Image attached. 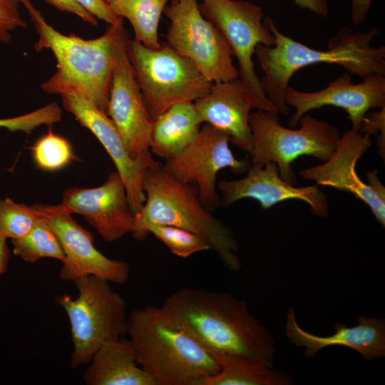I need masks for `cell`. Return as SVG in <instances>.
Returning <instances> with one entry per match:
<instances>
[{
    "label": "cell",
    "instance_id": "obj_1",
    "mask_svg": "<svg viewBox=\"0 0 385 385\" xmlns=\"http://www.w3.org/2000/svg\"><path fill=\"white\" fill-rule=\"evenodd\" d=\"M160 309L213 357L231 355L273 367L275 341L245 302L226 292L185 287L168 296Z\"/></svg>",
    "mask_w": 385,
    "mask_h": 385
},
{
    "label": "cell",
    "instance_id": "obj_2",
    "mask_svg": "<svg viewBox=\"0 0 385 385\" xmlns=\"http://www.w3.org/2000/svg\"><path fill=\"white\" fill-rule=\"evenodd\" d=\"M19 1L26 9L38 36L35 51L50 50L56 60V71L41 85L42 91L61 95L75 90L106 113L113 71L127 53L130 39L123 19L118 17L103 35L86 40L61 34L31 0Z\"/></svg>",
    "mask_w": 385,
    "mask_h": 385
},
{
    "label": "cell",
    "instance_id": "obj_3",
    "mask_svg": "<svg viewBox=\"0 0 385 385\" xmlns=\"http://www.w3.org/2000/svg\"><path fill=\"white\" fill-rule=\"evenodd\" d=\"M264 22L274 42L272 46L258 45L255 54L264 72L261 80L263 90L278 113L288 114L289 107L284 100L286 90L294 73L304 67L329 63L340 66L361 78L374 73L385 75V47L371 45L379 34L375 28L354 31L342 27L329 40L327 48L322 50L284 35L270 16H266Z\"/></svg>",
    "mask_w": 385,
    "mask_h": 385
},
{
    "label": "cell",
    "instance_id": "obj_4",
    "mask_svg": "<svg viewBox=\"0 0 385 385\" xmlns=\"http://www.w3.org/2000/svg\"><path fill=\"white\" fill-rule=\"evenodd\" d=\"M143 189L145 201L135 215L133 237L143 240L150 225H172L203 240L230 271L241 268L238 242L232 231L200 202L194 185L173 177L160 163L145 171Z\"/></svg>",
    "mask_w": 385,
    "mask_h": 385
},
{
    "label": "cell",
    "instance_id": "obj_5",
    "mask_svg": "<svg viewBox=\"0 0 385 385\" xmlns=\"http://www.w3.org/2000/svg\"><path fill=\"white\" fill-rule=\"evenodd\" d=\"M135 360L157 385H204L216 374V359L188 334L175 327L160 307L133 309L127 333Z\"/></svg>",
    "mask_w": 385,
    "mask_h": 385
},
{
    "label": "cell",
    "instance_id": "obj_6",
    "mask_svg": "<svg viewBox=\"0 0 385 385\" xmlns=\"http://www.w3.org/2000/svg\"><path fill=\"white\" fill-rule=\"evenodd\" d=\"M74 283L76 299L63 294L56 301L68 318L73 344L71 366L77 368L88 364L103 344L127 333L128 315L125 300L108 281L90 275Z\"/></svg>",
    "mask_w": 385,
    "mask_h": 385
},
{
    "label": "cell",
    "instance_id": "obj_7",
    "mask_svg": "<svg viewBox=\"0 0 385 385\" xmlns=\"http://www.w3.org/2000/svg\"><path fill=\"white\" fill-rule=\"evenodd\" d=\"M277 114L262 110L251 112L252 145L248 153L250 161L260 165L276 163L281 178L295 185L297 179L293 162L302 155L326 161L334 150L340 133L337 127L308 113L300 118L299 128H288L281 124Z\"/></svg>",
    "mask_w": 385,
    "mask_h": 385
},
{
    "label": "cell",
    "instance_id": "obj_8",
    "mask_svg": "<svg viewBox=\"0 0 385 385\" xmlns=\"http://www.w3.org/2000/svg\"><path fill=\"white\" fill-rule=\"evenodd\" d=\"M127 56L153 120L176 103L195 102L213 84L192 61L167 43L150 48L129 39Z\"/></svg>",
    "mask_w": 385,
    "mask_h": 385
},
{
    "label": "cell",
    "instance_id": "obj_9",
    "mask_svg": "<svg viewBox=\"0 0 385 385\" xmlns=\"http://www.w3.org/2000/svg\"><path fill=\"white\" fill-rule=\"evenodd\" d=\"M202 14L223 34L238 63V75L255 108L277 113L267 97L255 69L258 45L272 46L274 38L264 22L262 9L247 0H201Z\"/></svg>",
    "mask_w": 385,
    "mask_h": 385
},
{
    "label": "cell",
    "instance_id": "obj_10",
    "mask_svg": "<svg viewBox=\"0 0 385 385\" xmlns=\"http://www.w3.org/2000/svg\"><path fill=\"white\" fill-rule=\"evenodd\" d=\"M163 13L170 21L166 35L170 47L192 61L212 83L239 77L228 43L202 14L197 0H173Z\"/></svg>",
    "mask_w": 385,
    "mask_h": 385
},
{
    "label": "cell",
    "instance_id": "obj_11",
    "mask_svg": "<svg viewBox=\"0 0 385 385\" xmlns=\"http://www.w3.org/2000/svg\"><path fill=\"white\" fill-rule=\"evenodd\" d=\"M229 143L227 133L204 123L196 138L163 165L177 180L194 185L200 202L210 211L220 205L216 186L218 172L229 168L242 174L250 167V160H237L234 156Z\"/></svg>",
    "mask_w": 385,
    "mask_h": 385
},
{
    "label": "cell",
    "instance_id": "obj_12",
    "mask_svg": "<svg viewBox=\"0 0 385 385\" xmlns=\"http://www.w3.org/2000/svg\"><path fill=\"white\" fill-rule=\"evenodd\" d=\"M57 236L65 255L60 270L62 280L75 282L90 275L118 284H124L130 275L129 265L102 254L93 244L91 233L73 218L61 205H32Z\"/></svg>",
    "mask_w": 385,
    "mask_h": 385
},
{
    "label": "cell",
    "instance_id": "obj_13",
    "mask_svg": "<svg viewBox=\"0 0 385 385\" xmlns=\"http://www.w3.org/2000/svg\"><path fill=\"white\" fill-rule=\"evenodd\" d=\"M60 96L63 108L97 138L111 158L125 185L130 210L138 214L145 201L143 189L145 171L160 163L150 151L132 158L108 115L80 93L71 89Z\"/></svg>",
    "mask_w": 385,
    "mask_h": 385
},
{
    "label": "cell",
    "instance_id": "obj_14",
    "mask_svg": "<svg viewBox=\"0 0 385 385\" xmlns=\"http://www.w3.org/2000/svg\"><path fill=\"white\" fill-rule=\"evenodd\" d=\"M284 100L288 107L295 109L289 119L291 128L309 111L331 106L343 108L351 123V129L359 131L369 110L385 108V75H368L354 83L349 73L345 72L326 88L313 92L298 91L289 86Z\"/></svg>",
    "mask_w": 385,
    "mask_h": 385
},
{
    "label": "cell",
    "instance_id": "obj_15",
    "mask_svg": "<svg viewBox=\"0 0 385 385\" xmlns=\"http://www.w3.org/2000/svg\"><path fill=\"white\" fill-rule=\"evenodd\" d=\"M371 145L370 135L351 129L340 135L329 159L322 164L302 170L299 174L319 186L351 193L369 206L376 220L384 228L385 195L362 180L356 170L358 160Z\"/></svg>",
    "mask_w": 385,
    "mask_h": 385
},
{
    "label": "cell",
    "instance_id": "obj_16",
    "mask_svg": "<svg viewBox=\"0 0 385 385\" xmlns=\"http://www.w3.org/2000/svg\"><path fill=\"white\" fill-rule=\"evenodd\" d=\"M72 213L83 215L106 242L121 238L133 229L135 214L129 206L125 185L116 172L96 188L66 190L60 204Z\"/></svg>",
    "mask_w": 385,
    "mask_h": 385
},
{
    "label": "cell",
    "instance_id": "obj_17",
    "mask_svg": "<svg viewBox=\"0 0 385 385\" xmlns=\"http://www.w3.org/2000/svg\"><path fill=\"white\" fill-rule=\"evenodd\" d=\"M247 172V175L239 180L218 181L222 207L250 198L258 201L261 207L267 210L284 200H299L310 206L314 215H328V199L318 185L298 188L286 182L273 162L264 165L252 164Z\"/></svg>",
    "mask_w": 385,
    "mask_h": 385
},
{
    "label": "cell",
    "instance_id": "obj_18",
    "mask_svg": "<svg viewBox=\"0 0 385 385\" xmlns=\"http://www.w3.org/2000/svg\"><path fill=\"white\" fill-rule=\"evenodd\" d=\"M106 114L132 158L150 151L153 120L146 107L127 53L117 63Z\"/></svg>",
    "mask_w": 385,
    "mask_h": 385
},
{
    "label": "cell",
    "instance_id": "obj_19",
    "mask_svg": "<svg viewBox=\"0 0 385 385\" xmlns=\"http://www.w3.org/2000/svg\"><path fill=\"white\" fill-rule=\"evenodd\" d=\"M194 103L202 123L227 133L230 143L249 153L252 145L250 115L255 107L250 92L239 77L213 83L210 91Z\"/></svg>",
    "mask_w": 385,
    "mask_h": 385
},
{
    "label": "cell",
    "instance_id": "obj_20",
    "mask_svg": "<svg viewBox=\"0 0 385 385\" xmlns=\"http://www.w3.org/2000/svg\"><path fill=\"white\" fill-rule=\"evenodd\" d=\"M358 324L346 327L334 324L335 332L329 336H317L303 329L298 324L294 309L286 316L285 335L296 346L304 347V354L314 357L322 349L334 345L345 346L359 353L365 359L385 356V319L361 315Z\"/></svg>",
    "mask_w": 385,
    "mask_h": 385
},
{
    "label": "cell",
    "instance_id": "obj_21",
    "mask_svg": "<svg viewBox=\"0 0 385 385\" xmlns=\"http://www.w3.org/2000/svg\"><path fill=\"white\" fill-rule=\"evenodd\" d=\"M83 374L88 385H157L135 360L129 339L106 342L93 354Z\"/></svg>",
    "mask_w": 385,
    "mask_h": 385
},
{
    "label": "cell",
    "instance_id": "obj_22",
    "mask_svg": "<svg viewBox=\"0 0 385 385\" xmlns=\"http://www.w3.org/2000/svg\"><path fill=\"white\" fill-rule=\"evenodd\" d=\"M202 123L194 102L172 106L153 120L150 150L165 160L173 158L196 138Z\"/></svg>",
    "mask_w": 385,
    "mask_h": 385
},
{
    "label": "cell",
    "instance_id": "obj_23",
    "mask_svg": "<svg viewBox=\"0 0 385 385\" xmlns=\"http://www.w3.org/2000/svg\"><path fill=\"white\" fill-rule=\"evenodd\" d=\"M214 358L219 371L204 385H290L294 382L290 375L248 359L226 354Z\"/></svg>",
    "mask_w": 385,
    "mask_h": 385
},
{
    "label": "cell",
    "instance_id": "obj_24",
    "mask_svg": "<svg viewBox=\"0 0 385 385\" xmlns=\"http://www.w3.org/2000/svg\"><path fill=\"white\" fill-rule=\"evenodd\" d=\"M170 0H115L109 4L113 12L130 23L134 39L150 48H158L160 17Z\"/></svg>",
    "mask_w": 385,
    "mask_h": 385
},
{
    "label": "cell",
    "instance_id": "obj_25",
    "mask_svg": "<svg viewBox=\"0 0 385 385\" xmlns=\"http://www.w3.org/2000/svg\"><path fill=\"white\" fill-rule=\"evenodd\" d=\"M14 253L24 261L34 263L40 259L50 257L62 262L64 252L60 242L47 222L39 216L33 228L23 237L11 240Z\"/></svg>",
    "mask_w": 385,
    "mask_h": 385
},
{
    "label": "cell",
    "instance_id": "obj_26",
    "mask_svg": "<svg viewBox=\"0 0 385 385\" xmlns=\"http://www.w3.org/2000/svg\"><path fill=\"white\" fill-rule=\"evenodd\" d=\"M36 165L44 170H58L73 158L72 148L63 137L48 131L32 148Z\"/></svg>",
    "mask_w": 385,
    "mask_h": 385
},
{
    "label": "cell",
    "instance_id": "obj_27",
    "mask_svg": "<svg viewBox=\"0 0 385 385\" xmlns=\"http://www.w3.org/2000/svg\"><path fill=\"white\" fill-rule=\"evenodd\" d=\"M148 235H153L174 255L188 257L196 252L210 250L209 245L194 233L175 226L150 225L146 228Z\"/></svg>",
    "mask_w": 385,
    "mask_h": 385
},
{
    "label": "cell",
    "instance_id": "obj_28",
    "mask_svg": "<svg viewBox=\"0 0 385 385\" xmlns=\"http://www.w3.org/2000/svg\"><path fill=\"white\" fill-rule=\"evenodd\" d=\"M38 219L32 206L17 203L9 197L0 200V232L7 238L23 237Z\"/></svg>",
    "mask_w": 385,
    "mask_h": 385
},
{
    "label": "cell",
    "instance_id": "obj_29",
    "mask_svg": "<svg viewBox=\"0 0 385 385\" xmlns=\"http://www.w3.org/2000/svg\"><path fill=\"white\" fill-rule=\"evenodd\" d=\"M61 117V107L57 103L53 102L26 114L0 118V128H5L11 132L30 133L42 125H50L58 122Z\"/></svg>",
    "mask_w": 385,
    "mask_h": 385
},
{
    "label": "cell",
    "instance_id": "obj_30",
    "mask_svg": "<svg viewBox=\"0 0 385 385\" xmlns=\"http://www.w3.org/2000/svg\"><path fill=\"white\" fill-rule=\"evenodd\" d=\"M19 4V0H0V43H9L13 31L27 26Z\"/></svg>",
    "mask_w": 385,
    "mask_h": 385
},
{
    "label": "cell",
    "instance_id": "obj_31",
    "mask_svg": "<svg viewBox=\"0 0 385 385\" xmlns=\"http://www.w3.org/2000/svg\"><path fill=\"white\" fill-rule=\"evenodd\" d=\"M361 133H367L370 135H377V144L379 153L384 159L385 158V108H381L376 112H368L361 123L359 130Z\"/></svg>",
    "mask_w": 385,
    "mask_h": 385
},
{
    "label": "cell",
    "instance_id": "obj_32",
    "mask_svg": "<svg viewBox=\"0 0 385 385\" xmlns=\"http://www.w3.org/2000/svg\"><path fill=\"white\" fill-rule=\"evenodd\" d=\"M97 19L108 24H113L118 16L113 12L105 0H74Z\"/></svg>",
    "mask_w": 385,
    "mask_h": 385
},
{
    "label": "cell",
    "instance_id": "obj_33",
    "mask_svg": "<svg viewBox=\"0 0 385 385\" xmlns=\"http://www.w3.org/2000/svg\"><path fill=\"white\" fill-rule=\"evenodd\" d=\"M48 4L59 11L75 14L85 22L92 26L98 25V19L83 9L74 0H45Z\"/></svg>",
    "mask_w": 385,
    "mask_h": 385
},
{
    "label": "cell",
    "instance_id": "obj_34",
    "mask_svg": "<svg viewBox=\"0 0 385 385\" xmlns=\"http://www.w3.org/2000/svg\"><path fill=\"white\" fill-rule=\"evenodd\" d=\"M374 0H351V21L357 27L366 19L367 13Z\"/></svg>",
    "mask_w": 385,
    "mask_h": 385
},
{
    "label": "cell",
    "instance_id": "obj_35",
    "mask_svg": "<svg viewBox=\"0 0 385 385\" xmlns=\"http://www.w3.org/2000/svg\"><path fill=\"white\" fill-rule=\"evenodd\" d=\"M293 1L301 9L309 10L318 16L322 17L328 16L327 0H293Z\"/></svg>",
    "mask_w": 385,
    "mask_h": 385
},
{
    "label": "cell",
    "instance_id": "obj_36",
    "mask_svg": "<svg viewBox=\"0 0 385 385\" xmlns=\"http://www.w3.org/2000/svg\"><path fill=\"white\" fill-rule=\"evenodd\" d=\"M7 237L0 232V275L4 274L7 268L9 260V250L6 245Z\"/></svg>",
    "mask_w": 385,
    "mask_h": 385
},
{
    "label": "cell",
    "instance_id": "obj_37",
    "mask_svg": "<svg viewBox=\"0 0 385 385\" xmlns=\"http://www.w3.org/2000/svg\"><path fill=\"white\" fill-rule=\"evenodd\" d=\"M108 4L113 2L115 0H105Z\"/></svg>",
    "mask_w": 385,
    "mask_h": 385
}]
</instances>
